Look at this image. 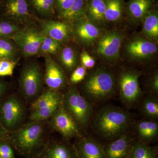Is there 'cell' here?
<instances>
[{
	"label": "cell",
	"instance_id": "22",
	"mask_svg": "<svg viewBox=\"0 0 158 158\" xmlns=\"http://www.w3.org/2000/svg\"><path fill=\"white\" fill-rule=\"evenodd\" d=\"M63 95L57 90L48 89L39 95L31 105L32 111L45 108L56 104H62Z\"/></svg>",
	"mask_w": 158,
	"mask_h": 158
},
{
	"label": "cell",
	"instance_id": "33",
	"mask_svg": "<svg viewBox=\"0 0 158 158\" xmlns=\"http://www.w3.org/2000/svg\"><path fill=\"white\" fill-rule=\"evenodd\" d=\"M19 28V26L9 20L0 18V37L10 38Z\"/></svg>",
	"mask_w": 158,
	"mask_h": 158
},
{
	"label": "cell",
	"instance_id": "13",
	"mask_svg": "<svg viewBox=\"0 0 158 158\" xmlns=\"http://www.w3.org/2000/svg\"><path fill=\"white\" fill-rule=\"evenodd\" d=\"M103 146L91 136L83 135L73 145L77 158H105Z\"/></svg>",
	"mask_w": 158,
	"mask_h": 158
},
{
	"label": "cell",
	"instance_id": "36",
	"mask_svg": "<svg viewBox=\"0 0 158 158\" xmlns=\"http://www.w3.org/2000/svg\"><path fill=\"white\" fill-rule=\"evenodd\" d=\"M0 157L2 158H15L13 147L9 141L0 142Z\"/></svg>",
	"mask_w": 158,
	"mask_h": 158
},
{
	"label": "cell",
	"instance_id": "7",
	"mask_svg": "<svg viewBox=\"0 0 158 158\" xmlns=\"http://www.w3.org/2000/svg\"><path fill=\"white\" fill-rule=\"evenodd\" d=\"M43 77L41 69L31 62L23 67L19 78V87L24 97L28 100L37 98L42 88Z\"/></svg>",
	"mask_w": 158,
	"mask_h": 158
},
{
	"label": "cell",
	"instance_id": "12",
	"mask_svg": "<svg viewBox=\"0 0 158 158\" xmlns=\"http://www.w3.org/2000/svg\"><path fill=\"white\" fill-rule=\"evenodd\" d=\"M72 35L80 43L90 45L99 37V27L86 18L72 23Z\"/></svg>",
	"mask_w": 158,
	"mask_h": 158
},
{
	"label": "cell",
	"instance_id": "31",
	"mask_svg": "<svg viewBox=\"0 0 158 158\" xmlns=\"http://www.w3.org/2000/svg\"><path fill=\"white\" fill-rule=\"evenodd\" d=\"M61 44L59 41L46 36L41 43L38 53L44 56L55 55L61 51Z\"/></svg>",
	"mask_w": 158,
	"mask_h": 158
},
{
	"label": "cell",
	"instance_id": "15",
	"mask_svg": "<svg viewBox=\"0 0 158 158\" xmlns=\"http://www.w3.org/2000/svg\"><path fill=\"white\" fill-rule=\"evenodd\" d=\"M40 30L45 35L60 43H65L72 35V29L70 24L66 22L48 20L40 23Z\"/></svg>",
	"mask_w": 158,
	"mask_h": 158
},
{
	"label": "cell",
	"instance_id": "38",
	"mask_svg": "<svg viewBox=\"0 0 158 158\" xmlns=\"http://www.w3.org/2000/svg\"><path fill=\"white\" fill-rule=\"evenodd\" d=\"M75 0H56V7L59 14L67 11L72 6Z\"/></svg>",
	"mask_w": 158,
	"mask_h": 158
},
{
	"label": "cell",
	"instance_id": "11",
	"mask_svg": "<svg viewBox=\"0 0 158 158\" xmlns=\"http://www.w3.org/2000/svg\"><path fill=\"white\" fill-rule=\"evenodd\" d=\"M135 139L129 130L104 145L105 158H129Z\"/></svg>",
	"mask_w": 158,
	"mask_h": 158
},
{
	"label": "cell",
	"instance_id": "21",
	"mask_svg": "<svg viewBox=\"0 0 158 158\" xmlns=\"http://www.w3.org/2000/svg\"><path fill=\"white\" fill-rule=\"evenodd\" d=\"M157 96L148 94L142 98L139 103V112L144 119L157 121L158 99Z\"/></svg>",
	"mask_w": 158,
	"mask_h": 158
},
{
	"label": "cell",
	"instance_id": "24",
	"mask_svg": "<svg viewBox=\"0 0 158 158\" xmlns=\"http://www.w3.org/2000/svg\"><path fill=\"white\" fill-rule=\"evenodd\" d=\"M129 158H158V147L135 140Z\"/></svg>",
	"mask_w": 158,
	"mask_h": 158
},
{
	"label": "cell",
	"instance_id": "29",
	"mask_svg": "<svg viewBox=\"0 0 158 158\" xmlns=\"http://www.w3.org/2000/svg\"><path fill=\"white\" fill-rule=\"evenodd\" d=\"M17 48L12 40L8 37H0V59L16 61Z\"/></svg>",
	"mask_w": 158,
	"mask_h": 158
},
{
	"label": "cell",
	"instance_id": "28",
	"mask_svg": "<svg viewBox=\"0 0 158 158\" xmlns=\"http://www.w3.org/2000/svg\"><path fill=\"white\" fill-rule=\"evenodd\" d=\"M60 51L59 59L61 64L66 70H73L77 64V57L74 49L72 47L67 46Z\"/></svg>",
	"mask_w": 158,
	"mask_h": 158
},
{
	"label": "cell",
	"instance_id": "41",
	"mask_svg": "<svg viewBox=\"0 0 158 158\" xmlns=\"http://www.w3.org/2000/svg\"><path fill=\"white\" fill-rule=\"evenodd\" d=\"M6 131H7L2 126V125L0 123V142L4 141V140L7 138Z\"/></svg>",
	"mask_w": 158,
	"mask_h": 158
},
{
	"label": "cell",
	"instance_id": "39",
	"mask_svg": "<svg viewBox=\"0 0 158 158\" xmlns=\"http://www.w3.org/2000/svg\"><path fill=\"white\" fill-rule=\"evenodd\" d=\"M149 94L157 96L158 93V74L156 73L152 77L148 84Z\"/></svg>",
	"mask_w": 158,
	"mask_h": 158
},
{
	"label": "cell",
	"instance_id": "2",
	"mask_svg": "<svg viewBox=\"0 0 158 158\" xmlns=\"http://www.w3.org/2000/svg\"><path fill=\"white\" fill-rule=\"evenodd\" d=\"M43 133L41 122L31 121L11 131L8 141L20 155L27 158H38L47 143L44 140Z\"/></svg>",
	"mask_w": 158,
	"mask_h": 158
},
{
	"label": "cell",
	"instance_id": "23",
	"mask_svg": "<svg viewBox=\"0 0 158 158\" xmlns=\"http://www.w3.org/2000/svg\"><path fill=\"white\" fill-rule=\"evenodd\" d=\"M151 6L150 0H131L127 7L128 14L134 21H140L148 13Z\"/></svg>",
	"mask_w": 158,
	"mask_h": 158
},
{
	"label": "cell",
	"instance_id": "37",
	"mask_svg": "<svg viewBox=\"0 0 158 158\" xmlns=\"http://www.w3.org/2000/svg\"><path fill=\"white\" fill-rule=\"evenodd\" d=\"M81 65L86 69L93 68L95 64L94 59L85 51H83L81 54Z\"/></svg>",
	"mask_w": 158,
	"mask_h": 158
},
{
	"label": "cell",
	"instance_id": "5",
	"mask_svg": "<svg viewBox=\"0 0 158 158\" xmlns=\"http://www.w3.org/2000/svg\"><path fill=\"white\" fill-rule=\"evenodd\" d=\"M140 75V73L134 71H125L119 75V98L127 108L135 107L143 98V93L139 85Z\"/></svg>",
	"mask_w": 158,
	"mask_h": 158
},
{
	"label": "cell",
	"instance_id": "9",
	"mask_svg": "<svg viewBox=\"0 0 158 158\" xmlns=\"http://www.w3.org/2000/svg\"><path fill=\"white\" fill-rule=\"evenodd\" d=\"M50 124L66 140L82 135L81 128L65 110L62 103L50 117Z\"/></svg>",
	"mask_w": 158,
	"mask_h": 158
},
{
	"label": "cell",
	"instance_id": "8",
	"mask_svg": "<svg viewBox=\"0 0 158 158\" xmlns=\"http://www.w3.org/2000/svg\"><path fill=\"white\" fill-rule=\"evenodd\" d=\"M24 116L23 106L16 97L9 96L0 104V123L6 131L15 129Z\"/></svg>",
	"mask_w": 158,
	"mask_h": 158
},
{
	"label": "cell",
	"instance_id": "35",
	"mask_svg": "<svg viewBox=\"0 0 158 158\" xmlns=\"http://www.w3.org/2000/svg\"><path fill=\"white\" fill-rule=\"evenodd\" d=\"M87 74V69L82 65L75 69L72 73L69 82L72 85H76L84 81Z\"/></svg>",
	"mask_w": 158,
	"mask_h": 158
},
{
	"label": "cell",
	"instance_id": "25",
	"mask_svg": "<svg viewBox=\"0 0 158 158\" xmlns=\"http://www.w3.org/2000/svg\"><path fill=\"white\" fill-rule=\"evenodd\" d=\"M85 0H75L68 10L60 13V17L69 23L85 18Z\"/></svg>",
	"mask_w": 158,
	"mask_h": 158
},
{
	"label": "cell",
	"instance_id": "40",
	"mask_svg": "<svg viewBox=\"0 0 158 158\" xmlns=\"http://www.w3.org/2000/svg\"><path fill=\"white\" fill-rule=\"evenodd\" d=\"M7 88H8V85L6 82L0 80V97L6 93Z\"/></svg>",
	"mask_w": 158,
	"mask_h": 158
},
{
	"label": "cell",
	"instance_id": "42",
	"mask_svg": "<svg viewBox=\"0 0 158 158\" xmlns=\"http://www.w3.org/2000/svg\"><path fill=\"white\" fill-rule=\"evenodd\" d=\"M0 158H2V157H0Z\"/></svg>",
	"mask_w": 158,
	"mask_h": 158
},
{
	"label": "cell",
	"instance_id": "34",
	"mask_svg": "<svg viewBox=\"0 0 158 158\" xmlns=\"http://www.w3.org/2000/svg\"><path fill=\"white\" fill-rule=\"evenodd\" d=\"M17 62L11 59H0V77L11 76Z\"/></svg>",
	"mask_w": 158,
	"mask_h": 158
},
{
	"label": "cell",
	"instance_id": "19",
	"mask_svg": "<svg viewBox=\"0 0 158 158\" xmlns=\"http://www.w3.org/2000/svg\"><path fill=\"white\" fill-rule=\"evenodd\" d=\"M38 158H77L73 145L59 141L47 142Z\"/></svg>",
	"mask_w": 158,
	"mask_h": 158
},
{
	"label": "cell",
	"instance_id": "30",
	"mask_svg": "<svg viewBox=\"0 0 158 158\" xmlns=\"http://www.w3.org/2000/svg\"><path fill=\"white\" fill-rule=\"evenodd\" d=\"M31 3L33 8L41 15L49 16L54 13L56 0H31Z\"/></svg>",
	"mask_w": 158,
	"mask_h": 158
},
{
	"label": "cell",
	"instance_id": "20",
	"mask_svg": "<svg viewBox=\"0 0 158 158\" xmlns=\"http://www.w3.org/2000/svg\"><path fill=\"white\" fill-rule=\"evenodd\" d=\"M106 0H88L86 4L85 16L98 27L105 24Z\"/></svg>",
	"mask_w": 158,
	"mask_h": 158
},
{
	"label": "cell",
	"instance_id": "14",
	"mask_svg": "<svg viewBox=\"0 0 158 158\" xmlns=\"http://www.w3.org/2000/svg\"><path fill=\"white\" fill-rule=\"evenodd\" d=\"M45 68L44 81L49 88L58 91L65 88V73L50 55L45 56Z\"/></svg>",
	"mask_w": 158,
	"mask_h": 158
},
{
	"label": "cell",
	"instance_id": "3",
	"mask_svg": "<svg viewBox=\"0 0 158 158\" xmlns=\"http://www.w3.org/2000/svg\"><path fill=\"white\" fill-rule=\"evenodd\" d=\"M116 88V80L111 71L98 68L85 77L81 94L91 105L97 104L111 98Z\"/></svg>",
	"mask_w": 158,
	"mask_h": 158
},
{
	"label": "cell",
	"instance_id": "17",
	"mask_svg": "<svg viewBox=\"0 0 158 158\" xmlns=\"http://www.w3.org/2000/svg\"><path fill=\"white\" fill-rule=\"evenodd\" d=\"M132 135L135 140L149 144L156 140L158 135L157 121L143 119L133 122Z\"/></svg>",
	"mask_w": 158,
	"mask_h": 158
},
{
	"label": "cell",
	"instance_id": "4",
	"mask_svg": "<svg viewBox=\"0 0 158 158\" xmlns=\"http://www.w3.org/2000/svg\"><path fill=\"white\" fill-rule=\"evenodd\" d=\"M62 106L81 128H86L93 115L92 105L73 85L63 95Z\"/></svg>",
	"mask_w": 158,
	"mask_h": 158
},
{
	"label": "cell",
	"instance_id": "18",
	"mask_svg": "<svg viewBox=\"0 0 158 158\" xmlns=\"http://www.w3.org/2000/svg\"><path fill=\"white\" fill-rule=\"evenodd\" d=\"M3 7L4 16L8 19L22 22L30 17L27 0H5Z\"/></svg>",
	"mask_w": 158,
	"mask_h": 158
},
{
	"label": "cell",
	"instance_id": "16",
	"mask_svg": "<svg viewBox=\"0 0 158 158\" xmlns=\"http://www.w3.org/2000/svg\"><path fill=\"white\" fill-rule=\"evenodd\" d=\"M157 49V46L152 41L141 38L133 40L126 47L128 55L138 61L151 58L156 53Z\"/></svg>",
	"mask_w": 158,
	"mask_h": 158
},
{
	"label": "cell",
	"instance_id": "10",
	"mask_svg": "<svg viewBox=\"0 0 158 158\" xmlns=\"http://www.w3.org/2000/svg\"><path fill=\"white\" fill-rule=\"evenodd\" d=\"M123 36L120 32L111 31L105 33L99 39L97 53L108 61H114L119 56Z\"/></svg>",
	"mask_w": 158,
	"mask_h": 158
},
{
	"label": "cell",
	"instance_id": "27",
	"mask_svg": "<svg viewBox=\"0 0 158 158\" xmlns=\"http://www.w3.org/2000/svg\"><path fill=\"white\" fill-rule=\"evenodd\" d=\"M123 10L122 0H106V21L116 22L121 19Z\"/></svg>",
	"mask_w": 158,
	"mask_h": 158
},
{
	"label": "cell",
	"instance_id": "6",
	"mask_svg": "<svg viewBox=\"0 0 158 158\" xmlns=\"http://www.w3.org/2000/svg\"><path fill=\"white\" fill-rule=\"evenodd\" d=\"M45 36L41 30L33 26L19 28L10 38L26 57L38 54L39 48Z\"/></svg>",
	"mask_w": 158,
	"mask_h": 158
},
{
	"label": "cell",
	"instance_id": "1",
	"mask_svg": "<svg viewBox=\"0 0 158 158\" xmlns=\"http://www.w3.org/2000/svg\"><path fill=\"white\" fill-rule=\"evenodd\" d=\"M133 122L132 116L127 110L107 105L101 108L94 115L92 127L100 138L108 142L129 130Z\"/></svg>",
	"mask_w": 158,
	"mask_h": 158
},
{
	"label": "cell",
	"instance_id": "32",
	"mask_svg": "<svg viewBox=\"0 0 158 158\" xmlns=\"http://www.w3.org/2000/svg\"><path fill=\"white\" fill-rule=\"evenodd\" d=\"M62 104H56L45 108L33 110L30 116L31 121L41 122L50 118Z\"/></svg>",
	"mask_w": 158,
	"mask_h": 158
},
{
	"label": "cell",
	"instance_id": "26",
	"mask_svg": "<svg viewBox=\"0 0 158 158\" xmlns=\"http://www.w3.org/2000/svg\"><path fill=\"white\" fill-rule=\"evenodd\" d=\"M143 33L148 38L156 40L158 37V15L156 11H149L144 18Z\"/></svg>",
	"mask_w": 158,
	"mask_h": 158
}]
</instances>
